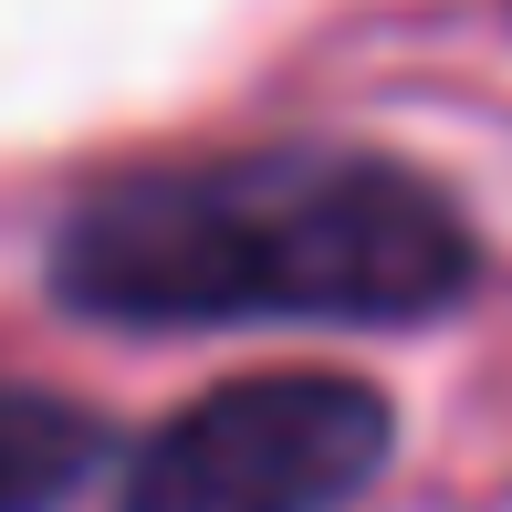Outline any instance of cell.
Here are the masks:
<instances>
[{
    "mask_svg": "<svg viewBox=\"0 0 512 512\" xmlns=\"http://www.w3.org/2000/svg\"><path fill=\"white\" fill-rule=\"evenodd\" d=\"M481 283V230L429 168L377 147H220L84 189L53 230V293L136 335L314 324L408 335L460 314Z\"/></svg>",
    "mask_w": 512,
    "mask_h": 512,
    "instance_id": "obj_1",
    "label": "cell"
},
{
    "mask_svg": "<svg viewBox=\"0 0 512 512\" xmlns=\"http://www.w3.org/2000/svg\"><path fill=\"white\" fill-rule=\"evenodd\" d=\"M398 450L387 387L345 366H262L199 387L126 450L105 512H345Z\"/></svg>",
    "mask_w": 512,
    "mask_h": 512,
    "instance_id": "obj_2",
    "label": "cell"
},
{
    "mask_svg": "<svg viewBox=\"0 0 512 512\" xmlns=\"http://www.w3.org/2000/svg\"><path fill=\"white\" fill-rule=\"evenodd\" d=\"M95 471H105V418L0 366V512H63Z\"/></svg>",
    "mask_w": 512,
    "mask_h": 512,
    "instance_id": "obj_3",
    "label": "cell"
}]
</instances>
